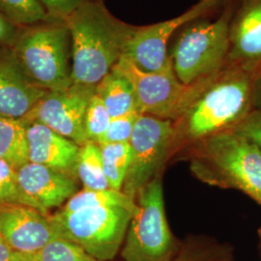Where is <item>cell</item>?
<instances>
[{"label": "cell", "instance_id": "1", "mask_svg": "<svg viewBox=\"0 0 261 261\" xmlns=\"http://www.w3.org/2000/svg\"><path fill=\"white\" fill-rule=\"evenodd\" d=\"M73 84L96 87L118 63L136 27L116 19L102 0H90L65 19Z\"/></svg>", "mask_w": 261, "mask_h": 261}, {"label": "cell", "instance_id": "2", "mask_svg": "<svg viewBox=\"0 0 261 261\" xmlns=\"http://www.w3.org/2000/svg\"><path fill=\"white\" fill-rule=\"evenodd\" d=\"M259 74L227 65L174 122V140L198 142L234 128L254 108Z\"/></svg>", "mask_w": 261, "mask_h": 261}, {"label": "cell", "instance_id": "20", "mask_svg": "<svg viewBox=\"0 0 261 261\" xmlns=\"http://www.w3.org/2000/svg\"><path fill=\"white\" fill-rule=\"evenodd\" d=\"M136 203V200L124 194L122 191H116L113 189H83L72 196L59 210L63 212H75L103 206H134Z\"/></svg>", "mask_w": 261, "mask_h": 261}, {"label": "cell", "instance_id": "10", "mask_svg": "<svg viewBox=\"0 0 261 261\" xmlns=\"http://www.w3.org/2000/svg\"><path fill=\"white\" fill-rule=\"evenodd\" d=\"M217 4L216 1L200 0L185 13L145 27H136L129 38L123 57L127 58L140 71L156 73L172 68L168 46L174 32L187 24L200 19Z\"/></svg>", "mask_w": 261, "mask_h": 261}, {"label": "cell", "instance_id": "3", "mask_svg": "<svg viewBox=\"0 0 261 261\" xmlns=\"http://www.w3.org/2000/svg\"><path fill=\"white\" fill-rule=\"evenodd\" d=\"M192 169L208 184L232 188L261 205V153L233 130L218 133L196 143Z\"/></svg>", "mask_w": 261, "mask_h": 261}, {"label": "cell", "instance_id": "21", "mask_svg": "<svg viewBox=\"0 0 261 261\" xmlns=\"http://www.w3.org/2000/svg\"><path fill=\"white\" fill-rule=\"evenodd\" d=\"M103 171L111 189L122 191L124 181L130 168V143L99 144Z\"/></svg>", "mask_w": 261, "mask_h": 261}, {"label": "cell", "instance_id": "8", "mask_svg": "<svg viewBox=\"0 0 261 261\" xmlns=\"http://www.w3.org/2000/svg\"><path fill=\"white\" fill-rule=\"evenodd\" d=\"M114 68L130 81L140 113L173 122L185 114L216 76L198 84L186 85L178 80L173 68L163 72L146 73L140 71L123 56Z\"/></svg>", "mask_w": 261, "mask_h": 261}, {"label": "cell", "instance_id": "13", "mask_svg": "<svg viewBox=\"0 0 261 261\" xmlns=\"http://www.w3.org/2000/svg\"><path fill=\"white\" fill-rule=\"evenodd\" d=\"M23 205L51 215L79 192L75 175L28 162L17 169Z\"/></svg>", "mask_w": 261, "mask_h": 261}, {"label": "cell", "instance_id": "15", "mask_svg": "<svg viewBox=\"0 0 261 261\" xmlns=\"http://www.w3.org/2000/svg\"><path fill=\"white\" fill-rule=\"evenodd\" d=\"M228 65L261 72V0H244L229 30Z\"/></svg>", "mask_w": 261, "mask_h": 261}, {"label": "cell", "instance_id": "26", "mask_svg": "<svg viewBox=\"0 0 261 261\" xmlns=\"http://www.w3.org/2000/svg\"><path fill=\"white\" fill-rule=\"evenodd\" d=\"M172 261H229V255L224 249L193 243L179 250Z\"/></svg>", "mask_w": 261, "mask_h": 261}, {"label": "cell", "instance_id": "30", "mask_svg": "<svg viewBox=\"0 0 261 261\" xmlns=\"http://www.w3.org/2000/svg\"><path fill=\"white\" fill-rule=\"evenodd\" d=\"M16 24L12 22L5 15L0 13V45H12L18 36Z\"/></svg>", "mask_w": 261, "mask_h": 261}, {"label": "cell", "instance_id": "12", "mask_svg": "<svg viewBox=\"0 0 261 261\" xmlns=\"http://www.w3.org/2000/svg\"><path fill=\"white\" fill-rule=\"evenodd\" d=\"M61 238L50 215L29 206H0V239L15 252L31 254Z\"/></svg>", "mask_w": 261, "mask_h": 261}, {"label": "cell", "instance_id": "29", "mask_svg": "<svg viewBox=\"0 0 261 261\" xmlns=\"http://www.w3.org/2000/svg\"><path fill=\"white\" fill-rule=\"evenodd\" d=\"M47 11L48 16L55 21H64L84 3L90 0H38Z\"/></svg>", "mask_w": 261, "mask_h": 261}, {"label": "cell", "instance_id": "7", "mask_svg": "<svg viewBox=\"0 0 261 261\" xmlns=\"http://www.w3.org/2000/svg\"><path fill=\"white\" fill-rule=\"evenodd\" d=\"M121 255L125 261H172L179 250L168 226L162 179L153 178L136 199Z\"/></svg>", "mask_w": 261, "mask_h": 261}, {"label": "cell", "instance_id": "31", "mask_svg": "<svg viewBox=\"0 0 261 261\" xmlns=\"http://www.w3.org/2000/svg\"><path fill=\"white\" fill-rule=\"evenodd\" d=\"M0 261H27V256L24 253L11 252L1 255Z\"/></svg>", "mask_w": 261, "mask_h": 261}, {"label": "cell", "instance_id": "18", "mask_svg": "<svg viewBox=\"0 0 261 261\" xmlns=\"http://www.w3.org/2000/svg\"><path fill=\"white\" fill-rule=\"evenodd\" d=\"M27 127L23 119L0 117V159L15 169L29 162Z\"/></svg>", "mask_w": 261, "mask_h": 261}, {"label": "cell", "instance_id": "32", "mask_svg": "<svg viewBox=\"0 0 261 261\" xmlns=\"http://www.w3.org/2000/svg\"><path fill=\"white\" fill-rule=\"evenodd\" d=\"M261 97V72L258 75L257 81H256V86H255V94H254V101L259 99ZM258 107H261L258 106Z\"/></svg>", "mask_w": 261, "mask_h": 261}, {"label": "cell", "instance_id": "5", "mask_svg": "<svg viewBox=\"0 0 261 261\" xmlns=\"http://www.w3.org/2000/svg\"><path fill=\"white\" fill-rule=\"evenodd\" d=\"M231 15L224 12L212 21L195 20L183 28L169 53L182 84L193 85L221 73L228 65Z\"/></svg>", "mask_w": 261, "mask_h": 261}, {"label": "cell", "instance_id": "23", "mask_svg": "<svg viewBox=\"0 0 261 261\" xmlns=\"http://www.w3.org/2000/svg\"><path fill=\"white\" fill-rule=\"evenodd\" d=\"M25 256L27 261H98L64 238H57L41 251Z\"/></svg>", "mask_w": 261, "mask_h": 261}, {"label": "cell", "instance_id": "16", "mask_svg": "<svg viewBox=\"0 0 261 261\" xmlns=\"http://www.w3.org/2000/svg\"><path fill=\"white\" fill-rule=\"evenodd\" d=\"M27 134L30 163L75 175L80 145L39 122L28 123Z\"/></svg>", "mask_w": 261, "mask_h": 261}, {"label": "cell", "instance_id": "14", "mask_svg": "<svg viewBox=\"0 0 261 261\" xmlns=\"http://www.w3.org/2000/svg\"><path fill=\"white\" fill-rule=\"evenodd\" d=\"M47 94L28 77L11 49L0 53V117L27 118Z\"/></svg>", "mask_w": 261, "mask_h": 261}, {"label": "cell", "instance_id": "19", "mask_svg": "<svg viewBox=\"0 0 261 261\" xmlns=\"http://www.w3.org/2000/svg\"><path fill=\"white\" fill-rule=\"evenodd\" d=\"M74 172L76 179L83 184L84 189H111L103 171L100 146L97 143L87 142L81 146Z\"/></svg>", "mask_w": 261, "mask_h": 261}, {"label": "cell", "instance_id": "11", "mask_svg": "<svg viewBox=\"0 0 261 261\" xmlns=\"http://www.w3.org/2000/svg\"><path fill=\"white\" fill-rule=\"evenodd\" d=\"M96 87L72 84L58 92H47L23 120L39 122L83 146L86 143L84 117Z\"/></svg>", "mask_w": 261, "mask_h": 261}, {"label": "cell", "instance_id": "17", "mask_svg": "<svg viewBox=\"0 0 261 261\" xmlns=\"http://www.w3.org/2000/svg\"><path fill=\"white\" fill-rule=\"evenodd\" d=\"M96 93L102 99L112 118L140 112L133 85L127 76L115 68L96 86Z\"/></svg>", "mask_w": 261, "mask_h": 261}, {"label": "cell", "instance_id": "25", "mask_svg": "<svg viewBox=\"0 0 261 261\" xmlns=\"http://www.w3.org/2000/svg\"><path fill=\"white\" fill-rule=\"evenodd\" d=\"M22 204L17 169L0 159V206Z\"/></svg>", "mask_w": 261, "mask_h": 261}, {"label": "cell", "instance_id": "22", "mask_svg": "<svg viewBox=\"0 0 261 261\" xmlns=\"http://www.w3.org/2000/svg\"><path fill=\"white\" fill-rule=\"evenodd\" d=\"M0 11L16 25L55 21L38 0H0Z\"/></svg>", "mask_w": 261, "mask_h": 261}, {"label": "cell", "instance_id": "28", "mask_svg": "<svg viewBox=\"0 0 261 261\" xmlns=\"http://www.w3.org/2000/svg\"><path fill=\"white\" fill-rule=\"evenodd\" d=\"M231 130L251 141L261 153V107L253 108Z\"/></svg>", "mask_w": 261, "mask_h": 261}, {"label": "cell", "instance_id": "4", "mask_svg": "<svg viewBox=\"0 0 261 261\" xmlns=\"http://www.w3.org/2000/svg\"><path fill=\"white\" fill-rule=\"evenodd\" d=\"M11 51L28 77L47 92L72 84V47L65 21L44 22L19 32Z\"/></svg>", "mask_w": 261, "mask_h": 261}, {"label": "cell", "instance_id": "33", "mask_svg": "<svg viewBox=\"0 0 261 261\" xmlns=\"http://www.w3.org/2000/svg\"><path fill=\"white\" fill-rule=\"evenodd\" d=\"M203 1H216L217 2L218 0H203Z\"/></svg>", "mask_w": 261, "mask_h": 261}, {"label": "cell", "instance_id": "24", "mask_svg": "<svg viewBox=\"0 0 261 261\" xmlns=\"http://www.w3.org/2000/svg\"><path fill=\"white\" fill-rule=\"evenodd\" d=\"M112 119V117L102 99L95 91L89 100L84 117V134L86 143L94 142L98 144L108 130Z\"/></svg>", "mask_w": 261, "mask_h": 261}, {"label": "cell", "instance_id": "9", "mask_svg": "<svg viewBox=\"0 0 261 261\" xmlns=\"http://www.w3.org/2000/svg\"><path fill=\"white\" fill-rule=\"evenodd\" d=\"M174 140V122L140 113L130 138V163L122 192L134 200L158 175Z\"/></svg>", "mask_w": 261, "mask_h": 261}, {"label": "cell", "instance_id": "6", "mask_svg": "<svg viewBox=\"0 0 261 261\" xmlns=\"http://www.w3.org/2000/svg\"><path fill=\"white\" fill-rule=\"evenodd\" d=\"M134 206H103L50 215L61 238L74 243L98 261H111L121 250Z\"/></svg>", "mask_w": 261, "mask_h": 261}, {"label": "cell", "instance_id": "27", "mask_svg": "<svg viewBox=\"0 0 261 261\" xmlns=\"http://www.w3.org/2000/svg\"><path fill=\"white\" fill-rule=\"evenodd\" d=\"M140 112L112 118V122L98 144L105 143H128L130 141L135 124Z\"/></svg>", "mask_w": 261, "mask_h": 261}]
</instances>
